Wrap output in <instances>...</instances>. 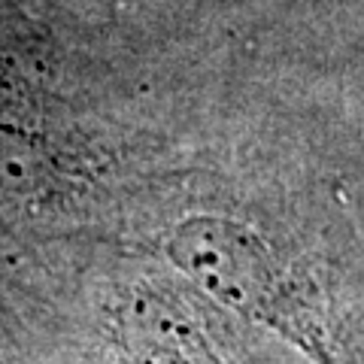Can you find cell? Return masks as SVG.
Wrapping results in <instances>:
<instances>
[{"label":"cell","instance_id":"7a4b0ae2","mask_svg":"<svg viewBox=\"0 0 364 364\" xmlns=\"http://www.w3.org/2000/svg\"><path fill=\"white\" fill-rule=\"evenodd\" d=\"M131 364H222L207 325L186 304L140 294L122 316Z\"/></svg>","mask_w":364,"mask_h":364},{"label":"cell","instance_id":"6da1fadb","mask_svg":"<svg viewBox=\"0 0 364 364\" xmlns=\"http://www.w3.org/2000/svg\"><path fill=\"white\" fill-rule=\"evenodd\" d=\"M167 255L210 298L277 331L313 364H340L322 306L255 231L231 219L198 215L173 231Z\"/></svg>","mask_w":364,"mask_h":364}]
</instances>
